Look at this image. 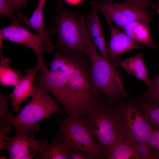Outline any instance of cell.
Masks as SVG:
<instances>
[{
    "label": "cell",
    "mask_w": 159,
    "mask_h": 159,
    "mask_svg": "<svg viewBox=\"0 0 159 159\" xmlns=\"http://www.w3.org/2000/svg\"><path fill=\"white\" fill-rule=\"evenodd\" d=\"M50 69L64 75L70 89L77 116H82L98 96L92 85V64L85 54L55 52Z\"/></svg>",
    "instance_id": "obj_1"
},
{
    "label": "cell",
    "mask_w": 159,
    "mask_h": 159,
    "mask_svg": "<svg viewBox=\"0 0 159 159\" xmlns=\"http://www.w3.org/2000/svg\"><path fill=\"white\" fill-rule=\"evenodd\" d=\"M112 104L108 101L105 103L99 96L80 117L106 157L117 142L123 138L117 111L112 107Z\"/></svg>",
    "instance_id": "obj_2"
},
{
    "label": "cell",
    "mask_w": 159,
    "mask_h": 159,
    "mask_svg": "<svg viewBox=\"0 0 159 159\" xmlns=\"http://www.w3.org/2000/svg\"><path fill=\"white\" fill-rule=\"evenodd\" d=\"M84 37L87 48L86 54L91 63L94 91L97 94L104 95L111 103L126 97L127 93L124 88L121 73L99 54L87 33L85 34Z\"/></svg>",
    "instance_id": "obj_3"
},
{
    "label": "cell",
    "mask_w": 159,
    "mask_h": 159,
    "mask_svg": "<svg viewBox=\"0 0 159 159\" xmlns=\"http://www.w3.org/2000/svg\"><path fill=\"white\" fill-rule=\"evenodd\" d=\"M35 89L29 101L20 112L13 117L7 125L14 126L20 131L34 137L33 133L38 131L37 123L49 118L54 113H66L47 91L39 83L36 82Z\"/></svg>",
    "instance_id": "obj_4"
},
{
    "label": "cell",
    "mask_w": 159,
    "mask_h": 159,
    "mask_svg": "<svg viewBox=\"0 0 159 159\" xmlns=\"http://www.w3.org/2000/svg\"><path fill=\"white\" fill-rule=\"evenodd\" d=\"M55 0L57 13L52 29L57 37L56 47L59 52L86 54L87 48L83 31V15L64 8L59 0Z\"/></svg>",
    "instance_id": "obj_5"
},
{
    "label": "cell",
    "mask_w": 159,
    "mask_h": 159,
    "mask_svg": "<svg viewBox=\"0 0 159 159\" xmlns=\"http://www.w3.org/2000/svg\"><path fill=\"white\" fill-rule=\"evenodd\" d=\"M56 117L59 128L56 138L65 144L69 150H79L94 158H106L80 117H69L62 120Z\"/></svg>",
    "instance_id": "obj_6"
},
{
    "label": "cell",
    "mask_w": 159,
    "mask_h": 159,
    "mask_svg": "<svg viewBox=\"0 0 159 159\" xmlns=\"http://www.w3.org/2000/svg\"><path fill=\"white\" fill-rule=\"evenodd\" d=\"M90 4L102 13L108 23H113L120 28L136 21L150 25L155 14L148 7L130 1L117 4L91 1Z\"/></svg>",
    "instance_id": "obj_7"
},
{
    "label": "cell",
    "mask_w": 159,
    "mask_h": 159,
    "mask_svg": "<svg viewBox=\"0 0 159 159\" xmlns=\"http://www.w3.org/2000/svg\"><path fill=\"white\" fill-rule=\"evenodd\" d=\"M117 112L123 138L134 143H147L154 129L143 113L130 105Z\"/></svg>",
    "instance_id": "obj_8"
},
{
    "label": "cell",
    "mask_w": 159,
    "mask_h": 159,
    "mask_svg": "<svg viewBox=\"0 0 159 159\" xmlns=\"http://www.w3.org/2000/svg\"><path fill=\"white\" fill-rule=\"evenodd\" d=\"M40 73L36 77V82L40 83L51 92L64 106L69 116L74 113L73 101L70 88L62 73L48 69L44 61L38 62Z\"/></svg>",
    "instance_id": "obj_9"
},
{
    "label": "cell",
    "mask_w": 159,
    "mask_h": 159,
    "mask_svg": "<svg viewBox=\"0 0 159 159\" xmlns=\"http://www.w3.org/2000/svg\"><path fill=\"white\" fill-rule=\"evenodd\" d=\"M16 131L13 137H6L5 140L4 149L8 152L10 159H33L48 142L46 139L35 140L34 137Z\"/></svg>",
    "instance_id": "obj_10"
},
{
    "label": "cell",
    "mask_w": 159,
    "mask_h": 159,
    "mask_svg": "<svg viewBox=\"0 0 159 159\" xmlns=\"http://www.w3.org/2000/svg\"><path fill=\"white\" fill-rule=\"evenodd\" d=\"M0 39L26 46L35 53L38 62L44 61L43 54V39L39 34H33L24 28L16 19L9 26L3 28L0 31Z\"/></svg>",
    "instance_id": "obj_11"
},
{
    "label": "cell",
    "mask_w": 159,
    "mask_h": 159,
    "mask_svg": "<svg viewBox=\"0 0 159 159\" xmlns=\"http://www.w3.org/2000/svg\"><path fill=\"white\" fill-rule=\"evenodd\" d=\"M110 39L107 49L110 63L115 68L117 62L121 60L119 56L123 53L132 50L144 48L131 39L124 32L114 27L112 23H108Z\"/></svg>",
    "instance_id": "obj_12"
},
{
    "label": "cell",
    "mask_w": 159,
    "mask_h": 159,
    "mask_svg": "<svg viewBox=\"0 0 159 159\" xmlns=\"http://www.w3.org/2000/svg\"><path fill=\"white\" fill-rule=\"evenodd\" d=\"M39 65L27 69L25 75L14 86L12 92L8 96L11 101L13 111L17 112L20 106L28 98L32 96L35 89L34 82L37 72L39 70Z\"/></svg>",
    "instance_id": "obj_13"
},
{
    "label": "cell",
    "mask_w": 159,
    "mask_h": 159,
    "mask_svg": "<svg viewBox=\"0 0 159 159\" xmlns=\"http://www.w3.org/2000/svg\"><path fill=\"white\" fill-rule=\"evenodd\" d=\"M44 4L39 2L37 7L32 13L31 17L28 19L20 14H19L23 24L27 27H31L35 30L42 38L44 41V48L48 52H52L54 47L52 44L50 38L53 34L50 30L46 32L44 29L43 10Z\"/></svg>",
    "instance_id": "obj_14"
},
{
    "label": "cell",
    "mask_w": 159,
    "mask_h": 159,
    "mask_svg": "<svg viewBox=\"0 0 159 159\" xmlns=\"http://www.w3.org/2000/svg\"><path fill=\"white\" fill-rule=\"evenodd\" d=\"M149 25L136 21L121 27L124 32L132 40L139 44L153 49L157 48L149 30Z\"/></svg>",
    "instance_id": "obj_15"
},
{
    "label": "cell",
    "mask_w": 159,
    "mask_h": 159,
    "mask_svg": "<svg viewBox=\"0 0 159 159\" xmlns=\"http://www.w3.org/2000/svg\"><path fill=\"white\" fill-rule=\"evenodd\" d=\"M119 65L124 68L128 74L139 79L149 87L151 83L145 64L142 52H140L123 60L117 63L115 67Z\"/></svg>",
    "instance_id": "obj_16"
},
{
    "label": "cell",
    "mask_w": 159,
    "mask_h": 159,
    "mask_svg": "<svg viewBox=\"0 0 159 159\" xmlns=\"http://www.w3.org/2000/svg\"><path fill=\"white\" fill-rule=\"evenodd\" d=\"M69 149L64 143L56 138L51 144L47 143L39 152V155L36 159H69Z\"/></svg>",
    "instance_id": "obj_17"
},
{
    "label": "cell",
    "mask_w": 159,
    "mask_h": 159,
    "mask_svg": "<svg viewBox=\"0 0 159 159\" xmlns=\"http://www.w3.org/2000/svg\"><path fill=\"white\" fill-rule=\"evenodd\" d=\"M106 157L109 159H139L131 143L124 138L117 142Z\"/></svg>",
    "instance_id": "obj_18"
},
{
    "label": "cell",
    "mask_w": 159,
    "mask_h": 159,
    "mask_svg": "<svg viewBox=\"0 0 159 159\" xmlns=\"http://www.w3.org/2000/svg\"><path fill=\"white\" fill-rule=\"evenodd\" d=\"M10 60L1 57L0 64V82L2 86H15L23 77L19 70L10 67Z\"/></svg>",
    "instance_id": "obj_19"
},
{
    "label": "cell",
    "mask_w": 159,
    "mask_h": 159,
    "mask_svg": "<svg viewBox=\"0 0 159 159\" xmlns=\"http://www.w3.org/2000/svg\"><path fill=\"white\" fill-rule=\"evenodd\" d=\"M97 10L92 7L85 21V25L87 34L91 40L104 34L102 26L97 13Z\"/></svg>",
    "instance_id": "obj_20"
},
{
    "label": "cell",
    "mask_w": 159,
    "mask_h": 159,
    "mask_svg": "<svg viewBox=\"0 0 159 159\" xmlns=\"http://www.w3.org/2000/svg\"><path fill=\"white\" fill-rule=\"evenodd\" d=\"M140 107L153 129H159V103L147 101L141 103Z\"/></svg>",
    "instance_id": "obj_21"
},
{
    "label": "cell",
    "mask_w": 159,
    "mask_h": 159,
    "mask_svg": "<svg viewBox=\"0 0 159 159\" xmlns=\"http://www.w3.org/2000/svg\"><path fill=\"white\" fill-rule=\"evenodd\" d=\"M148 89L143 95L148 101L159 103V72L158 74L151 80Z\"/></svg>",
    "instance_id": "obj_22"
},
{
    "label": "cell",
    "mask_w": 159,
    "mask_h": 159,
    "mask_svg": "<svg viewBox=\"0 0 159 159\" xmlns=\"http://www.w3.org/2000/svg\"><path fill=\"white\" fill-rule=\"evenodd\" d=\"M8 96H6L0 92V127L7 125L13 117V113L8 109Z\"/></svg>",
    "instance_id": "obj_23"
},
{
    "label": "cell",
    "mask_w": 159,
    "mask_h": 159,
    "mask_svg": "<svg viewBox=\"0 0 159 159\" xmlns=\"http://www.w3.org/2000/svg\"><path fill=\"white\" fill-rule=\"evenodd\" d=\"M130 142L139 159H159L151 150L147 143H134Z\"/></svg>",
    "instance_id": "obj_24"
},
{
    "label": "cell",
    "mask_w": 159,
    "mask_h": 159,
    "mask_svg": "<svg viewBox=\"0 0 159 159\" xmlns=\"http://www.w3.org/2000/svg\"><path fill=\"white\" fill-rule=\"evenodd\" d=\"M15 10L10 0H0V14L1 16L16 19L14 11Z\"/></svg>",
    "instance_id": "obj_25"
},
{
    "label": "cell",
    "mask_w": 159,
    "mask_h": 159,
    "mask_svg": "<svg viewBox=\"0 0 159 159\" xmlns=\"http://www.w3.org/2000/svg\"><path fill=\"white\" fill-rule=\"evenodd\" d=\"M91 40L100 51L101 55L110 62L104 34L96 37Z\"/></svg>",
    "instance_id": "obj_26"
},
{
    "label": "cell",
    "mask_w": 159,
    "mask_h": 159,
    "mask_svg": "<svg viewBox=\"0 0 159 159\" xmlns=\"http://www.w3.org/2000/svg\"><path fill=\"white\" fill-rule=\"evenodd\" d=\"M152 151L159 159V129H154L148 142Z\"/></svg>",
    "instance_id": "obj_27"
},
{
    "label": "cell",
    "mask_w": 159,
    "mask_h": 159,
    "mask_svg": "<svg viewBox=\"0 0 159 159\" xmlns=\"http://www.w3.org/2000/svg\"><path fill=\"white\" fill-rule=\"evenodd\" d=\"M116 0H101V2L105 3H112ZM135 2L142 5L148 8L151 7L153 9H156L157 5L154 4V2L151 0H126Z\"/></svg>",
    "instance_id": "obj_28"
},
{
    "label": "cell",
    "mask_w": 159,
    "mask_h": 159,
    "mask_svg": "<svg viewBox=\"0 0 159 159\" xmlns=\"http://www.w3.org/2000/svg\"><path fill=\"white\" fill-rule=\"evenodd\" d=\"M11 131V128L9 125H6L1 127L0 130V150L4 149L5 140L6 135Z\"/></svg>",
    "instance_id": "obj_29"
},
{
    "label": "cell",
    "mask_w": 159,
    "mask_h": 159,
    "mask_svg": "<svg viewBox=\"0 0 159 159\" xmlns=\"http://www.w3.org/2000/svg\"><path fill=\"white\" fill-rule=\"evenodd\" d=\"M81 152L77 150L70 149L68 151V157L69 159H92L91 156L83 154Z\"/></svg>",
    "instance_id": "obj_30"
},
{
    "label": "cell",
    "mask_w": 159,
    "mask_h": 159,
    "mask_svg": "<svg viewBox=\"0 0 159 159\" xmlns=\"http://www.w3.org/2000/svg\"><path fill=\"white\" fill-rule=\"evenodd\" d=\"M29 0H10L15 10H18L25 6Z\"/></svg>",
    "instance_id": "obj_31"
},
{
    "label": "cell",
    "mask_w": 159,
    "mask_h": 159,
    "mask_svg": "<svg viewBox=\"0 0 159 159\" xmlns=\"http://www.w3.org/2000/svg\"><path fill=\"white\" fill-rule=\"evenodd\" d=\"M67 4L72 5H76L80 3L83 0H64Z\"/></svg>",
    "instance_id": "obj_32"
},
{
    "label": "cell",
    "mask_w": 159,
    "mask_h": 159,
    "mask_svg": "<svg viewBox=\"0 0 159 159\" xmlns=\"http://www.w3.org/2000/svg\"><path fill=\"white\" fill-rule=\"evenodd\" d=\"M157 4V8L156 10H157V13L159 17V0H158Z\"/></svg>",
    "instance_id": "obj_33"
},
{
    "label": "cell",
    "mask_w": 159,
    "mask_h": 159,
    "mask_svg": "<svg viewBox=\"0 0 159 159\" xmlns=\"http://www.w3.org/2000/svg\"><path fill=\"white\" fill-rule=\"evenodd\" d=\"M47 0H39V2L45 4Z\"/></svg>",
    "instance_id": "obj_34"
}]
</instances>
